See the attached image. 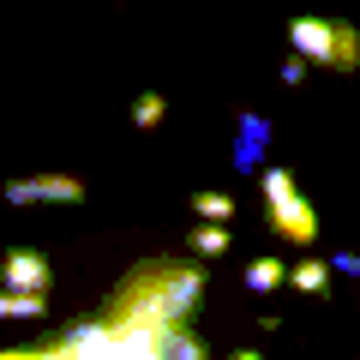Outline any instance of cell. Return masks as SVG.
<instances>
[{"label":"cell","instance_id":"obj_1","mask_svg":"<svg viewBox=\"0 0 360 360\" xmlns=\"http://www.w3.org/2000/svg\"><path fill=\"white\" fill-rule=\"evenodd\" d=\"M198 300H205V264H198V252H186V258H144L96 312L115 330H180V324H193Z\"/></svg>","mask_w":360,"mask_h":360},{"label":"cell","instance_id":"obj_2","mask_svg":"<svg viewBox=\"0 0 360 360\" xmlns=\"http://www.w3.org/2000/svg\"><path fill=\"white\" fill-rule=\"evenodd\" d=\"M264 222H270V234L288 240V246H312V240H319V210H312L300 193L264 198Z\"/></svg>","mask_w":360,"mask_h":360},{"label":"cell","instance_id":"obj_3","mask_svg":"<svg viewBox=\"0 0 360 360\" xmlns=\"http://www.w3.org/2000/svg\"><path fill=\"white\" fill-rule=\"evenodd\" d=\"M6 205H84V180L78 174H30V180H6Z\"/></svg>","mask_w":360,"mask_h":360},{"label":"cell","instance_id":"obj_4","mask_svg":"<svg viewBox=\"0 0 360 360\" xmlns=\"http://www.w3.org/2000/svg\"><path fill=\"white\" fill-rule=\"evenodd\" d=\"M0 283H6V288H54L49 252H37V246H13V252H0Z\"/></svg>","mask_w":360,"mask_h":360},{"label":"cell","instance_id":"obj_5","mask_svg":"<svg viewBox=\"0 0 360 360\" xmlns=\"http://www.w3.org/2000/svg\"><path fill=\"white\" fill-rule=\"evenodd\" d=\"M288 42L312 66H330L336 72V18H288Z\"/></svg>","mask_w":360,"mask_h":360},{"label":"cell","instance_id":"obj_6","mask_svg":"<svg viewBox=\"0 0 360 360\" xmlns=\"http://www.w3.org/2000/svg\"><path fill=\"white\" fill-rule=\"evenodd\" d=\"M264 144H270V120L264 115H240V132H234V168L258 174V168H264Z\"/></svg>","mask_w":360,"mask_h":360},{"label":"cell","instance_id":"obj_7","mask_svg":"<svg viewBox=\"0 0 360 360\" xmlns=\"http://www.w3.org/2000/svg\"><path fill=\"white\" fill-rule=\"evenodd\" d=\"M240 283H246V295H270V288H283V283H288V258H276V252H258L252 264L240 270Z\"/></svg>","mask_w":360,"mask_h":360},{"label":"cell","instance_id":"obj_8","mask_svg":"<svg viewBox=\"0 0 360 360\" xmlns=\"http://www.w3.org/2000/svg\"><path fill=\"white\" fill-rule=\"evenodd\" d=\"M330 276H336V264H330V258H312V246H307V258H295V264H288V283H295L300 295H324V288H330Z\"/></svg>","mask_w":360,"mask_h":360},{"label":"cell","instance_id":"obj_9","mask_svg":"<svg viewBox=\"0 0 360 360\" xmlns=\"http://www.w3.org/2000/svg\"><path fill=\"white\" fill-rule=\"evenodd\" d=\"M229 246H234L229 240V222H217V217H205L193 234H186V252H198V258H222Z\"/></svg>","mask_w":360,"mask_h":360},{"label":"cell","instance_id":"obj_10","mask_svg":"<svg viewBox=\"0 0 360 360\" xmlns=\"http://www.w3.org/2000/svg\"><path fill=\"white\" fill-rule=\"evenodd\" d=\"M336 72H360V25L336 18Z\"/></svg>","mask_w":360,"mask_h":360},{"label":"cell","instance_id":"obj_11","mask_svg":"<svg viewBox=\"0 0 360 360\" xmlns=\"http://www.w3.org/2000/svg\"><path fill=\"white\" fill-rule=\"evenodd\" d=\"M162 115H168V96H162V90H144L139 103H132V127H139V132H156V127H162Z\"/></svg>","mask_w":360,"mask_h":360},{"label":"cell","instance_id":"obj_12","mask_svg":"<svg viewBox=\"0 0 360 360\" xmlns=\"http://www.w3.org/2000/svg\"><path fill=\"white\" fill-rule=\"evenodd\" d=\"M193 217H217V222H229V217H234V198H229V193H193Z\"/></svg>","mask_w":360,"mask_h":360},{"label":"cell","instance_id":"obj_13","mask_svg":"<svg viewBox=\"0 0 360 360\" xmlns=\"http://www.w3.org/2000/svg\"><path fill=\"white\" fill-rule=\"evenodd\" d=\"M307 72H312V60H307V54H288V60H283V84H307Z\"/></svg>","mask_w":360,"mask_h":360},{"label":"cell","instance_id":"obj_14","mask_svg":"<svg viewBox=\"0 0 360 360\" xmlns=\"http://www.w3.org/2000/svg\"><path fill=\"white\" fill-rule=\"evenodd\" d=\"M330 264L342 270V276H360V252H330Z\"/></svg>","mask_w":360,"mask_h":360},{"label":"cell","instance_id":"obj_15","mask_svg":"<svg viewBox=\"0 0 360 360\" xmlns=\"http://www.w3.org/2000/svg\"><path fill=\"white\" fill-rule=\"evenodd\" d=\"M0 319H18V295L6 283H0Z\"/></svg>","mask_w":360,"mask_h":360}]
</instances>
